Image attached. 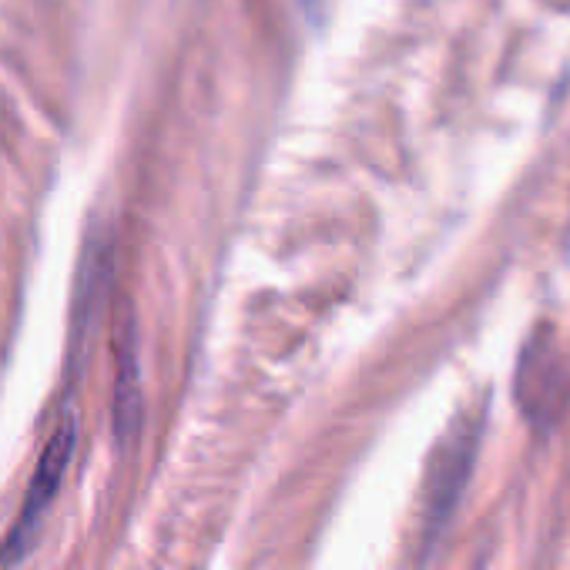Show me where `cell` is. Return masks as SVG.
I'll list each match as a JSON object with an SVG mask.
<instances>
[{"label":"cell","instance_id":"obj_3","mask_svg":"<svg viewBox=\"0 0 570 570\" xmlns=\"http://www.w3.org/2000/svg\"><path fill=\"white\" fill-rule=\"evenodd\" d=\"M567 363L560 356V350L553 346L550 333H537L527 350L520 353V366H517V380H513V393L517 403L523 410V416L537 426V430H550L563 406H567Z\"/></svg>","mask_w":570,"mask_h":570},{"label":"cell","instance_id":"obj_2","mask_svg":"<svg viewBox=\"0 0 570 570\" xmlns=\"http://www.w3.org/2000/svg\"><path fill=\"white\" fill-rule=\"evenodd\" d=\"M75 446H78V423L75 416L68 413L58 430L51 433V440L45 443V453L35 466V476L28 483V493H24V507L8 533V540L0 543V567H14L21 563L31 547L38 543L41 537V523H45V513L51 510L61 483H65V473L71 466V456H75Z\"/></svg>","mask_w":570,"mask_h":570},{"label":"cell","instance_id":"obj_4","mask_svg":"<svg viewBox=\"0 0 570 570\" xmlns=\"http://www.w3.org/2000/svg\"><path fill=\"white\" fill-rule=\"evenodd\" d=\"M138 366H135V350L128 346L121 356L118 370V393H115V426L118 436H131L138 426Z\"/></svg>","mask_w":570,"mask_h":570},{"label":"cell","instance_id":"obj_1","mask_svg":"<svg viewBox=\"0 0 570 570\" xmlns=\"http://www.w3.org/2000/svg\"><path fill=\"white\" fill-rule=\"evenodd\" d=\"M480 433H483V416H456V423L446 430V436L433 446L430 453V466H426V480H423V527H426V540H436L453 510L456 500L470 480L476 450H480Z\"/></svg>","mask_w":570,"mask_h":570}]
</instances>
